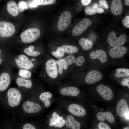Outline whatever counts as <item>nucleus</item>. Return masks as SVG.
I'll use <instances>...</instances> for the list:
<instances>
[{
    "label": "nucleus",
    "mask_w": 129,
    "mask_h": 129,
    "mask_svg": "<svg viewBox=\"0 0 129 129\" xmlns=\"http://www.w3.org/2000/svg\"><path fill=\"white\" fill-rule=\"evenodd\" d=\"M40 31L37 28L28 29L21 34L20 37L22 42L26 44H30L35 41L40 36Z\"/></svg>",
    "instance_id": "obj_1"
},
{
    "label": "nucleus",
    "mask_w": 129,
    "mask_h": 129,
    "mask_svg": "<svg viewBox=\"0 0 129 129\" xmlns=\"http://www.w3.org/2000/svg\"><path fill=\"white\" fill-rule=\"evenodd\" d=\"M7 97L9 104L11 107H15L18 105L22 98L20 91L14 88H11L8 90Z\"/></svg>",
    "instance_id": "obj_2"
},
{
    "label": "nucleus",
    "mask_w": 129,
    "mask_h": 129,
    "mask_svg": "<svg viewBox=\"0 0 129 129\" xmlns=\"http://www.w3.org/2000/svg\"><path fill=\"white\" fill-rule=\"evenodd\" d=\"M14 26L10 22L4 21L0 22V37L4 38L11 37L15 34Z\"/></svg>",
    "instance_id": "obj_3"
},
{
    "label": "nucleus",
    "mask_w": 129,
    "mask_h": 129,
    "mask_svg": "<svg viewBox=\"0 0 129 129\" xmlns=\"http://www.w3.org/2000/svg\"><path fill=\"white\" fill-rule=\"evenodd\" d=\"M116 35V33L113 31H111L108 34L107 41L109 45L112 47L122 45L126 42V36L125 34H122L118 38Z\"/></svg>",
    "instance_id": "obj_4"
},
{
    "label": "nucleus",
    "mask_w": 129,
    "mask_h": 129,
    "mask_svg": "<svg viewBox=\"0 0 129 129\" xmlns=\"http://www.w3.org/2000/svg\"><path fill=\"white\" fill-rule=\"evenodd\" d=\"M91 21L88 18L81 20L73 29L72 34L74 36H79L84 32L91 25Z\"/></svg>",
    "instance_id": "obj_5"
},
{
    "label": "nucleus",
    "mask_w": 129,
    "mask_h": 129,
    "mask_svg": "<svg viewBox=\"0 0 129 129\" xmlns=\"http://www.w3.org/2000/svg\"><path fill=\"white\" fill-rule=\"evenodd\" d=\"M72 16L68 11L64 12L61 14L59 19L58 28L59 31H63L65 30L70 24Z\"/></svg>",
    "instance_id": "obj_6"
},
{
    "label": "nucleus",
    "mask_w": 129,
    "mask_h": 129,
    "mask_svg": "<svg viewBox=\"0 0 129 129\" xmlns=\"http://www.w3.org/2000/svg\"><path fill=\"white\" fill-rule=\"evenodd\" d=\"M56 61L52 59H49L46 61L45 65L46 73L50 77L53 78H56L58 75Z\"/></svg>",
    "instance_id": "obj_7"
},
{
    "label": "nucleus",
    "mask_w": 129,
    "mask_h": 129,
    "mask_svg": "<svg viewBox=\"0 0 129 129\" xmlns=\"http://www.w3.org/2000/svg\"><path fill=\"white\" fill-rule=\"evenodd\" d=\"M11 67L19 69H25L32 71L33 69L16 57L11 54L8 59Z\"/></svg>",
    "instance_id": "obj_8"
},
{
    "label": "nucleus",
    "mask_w": 129,
    "mask_h": 129,
    "mask_svg": "<svg viewBox=\"0 0 129 129\" xmlns=\"http://www.w3.org/2000/svg\"><path fill=\"white\" fill-rule=\"evenodd\" d=\"M12 71V68L9 72H4L0 75V91L6 90L11 81V75Z\"/></svg>",
    "instance_id": "obj_9"
},
{
    "label": "nucleus",
    "mask_w": 129,
    "mask_h": 129,
    "mask_svg": "<svg viewBox=\"0 0 129 129\" xmlns=\"http://www.w3.org/2000/svg\"><path fill=\"white\" fill-rule=\"evenodd\" d=\"M97 92L105 100L110 101L113 97V92L109 87L100 84L98 86L97 88Z\"/></svg>",
    "instance_id": "obj_10"
},
{
    "label": "nucleus",
    "mask_w": 129,
    "mask_h": 129,
    "mask_svg": "<svg viewBox=\"0 0 129 129\" xmlns=\"http://www.w3.org/2000/svg\"><path fill=\"white\" fill-rule=\"evenodd\" d=\"M127 50L126 47L119 45L111 48L108 53L110 56L112 58H121L127 53Z\"/></svg>",
    "instance_id": "obj_11"
},
{
    "label": "nucleus",
    "mask_w": 129,
    "mask_h": 129,
    "mask_svg": "<svg viewBox=\"0 0 129 129\" xmlns=\"http://www.w3.org/2000/svg\"><path fill=\"white\" fill-rule=\"evenodd\" d=\"M22 107L24 111L29 113H38L41 109V107L40 105L29 101L25 102L23 104Z\"/></svg>",
    "instance_id": "obj_12"
},
{
    "label": "nucleus",
    "mask_w": 129,
    "mask_h": 129,
    "mask_svg": "<svg viewBox=\"0 0 129 129\" xmlns=\"http://www.w3.org/2000/svg\"><path fill=\"white\" fill-rule=\"evenodd\" d=\"M63 61L67 66L75 63L77 66L80 67L82 66L85 61V59L82 56H80L75 58L72 55L67 56L63 59Z\"/></svg>",
    "instance_id": "obj_13"
},
{
    "label": "nucleus",
    "mask_w": 129,
    "mask_h": 129,
    "mask_svg": "<svg viewBox=\"0 0 129 129\" xmlns=\"http://www.w3.org/2000/svg\"><path fill=\"white\" fill-rule=\"evenodd\" d=\"M102 77V75L100 72L96 70H92L87 74L85 81L87 84H92L100 80Z\"/></svg>",
    "instance_id": "obj_14"
},
{
    "label": "nucleus",
    "mask_w": 129,
    "mask_h": 129,
    "mask_svg": "<svg viewBox=\"0 0 129 129\" xmlns=\"http://www.w3.org/2000/svg\"><path fill=\"white\" fill-rule=\"evenodd\" d=\"M69 111L73 115L80 117H82L86 114V111L81 105L73 103L70 105L68 107Z\"/></svg>",
    "instance_id": "obj_15"
},
{
    "label": "nucleus",
    "mask_w": 129,
    "mask_h": 129,
    "mask_svg": "<svg viewBox=\"0 0 129 129\" xmlns=\"http://www.w3.org/2000/svg\"><path fill=\"white\" fill-rule=\"evenodd\" d=\"M129 111L128 103L125 99H122L118 102L116 107V112L119 117H124Z\"/></svg>",
    "instance_id": "obj_16"
},
{
    "label": "nucleus",
    "mask_w": 129,
    "mask_h": 129,
    "mask_svg": "<svg viewBox=\"0 0 129 129\" xmlns=\"http://www.w3.org/2000/svg\"><path fill=\"white\" fill-rule=\"evenodd\" d=\"M90 58L92 59H98L101 63L104 64L107 61L106 53L102 50H98L92 51L90 54Z\"/></svg>",
    "instance_id": "obj_17"
},
{
    "label": "nucleus",
    "mask_w": 129,
    "mask_h": 129,
    "mask_svg": "<svg viewBox=\"0 0 129 129\" xmlns=\"http://www.w3.org/2000/svg\"><path fill=\"white\" fill-rule=\"evenodd\" d=\"M59 92L63 95L76 96L80 94V91L77 87L70 86L62 88L60 90Z\"/></svg>",
    "instance_id": "obj_18"
},
{
    "label": "nucleus",
    "mask_w": 129,
    "mask_h": 129,
    "mask_svg": "<svg viewBox=\"0 0 129 129\" xmlns=\"http://www.w3.org/2000/svg\"><path fill=\"white\" fill-rule=\"evenodd\" d=\"M111 10L112 13L118 16L120 15L123 10V6L121 0H112V1Z\"/></svg>",
    "instance_id": "obj_19"
},
{
    "label": "nucleus",
    "mask_w": 129,
    "mask_h": 129,
    "mask_svg": "<svg viewBox=\"0 0 129 129\" xmlns=\"http://www.w3.org/2000/svg\"><path fill=\"white\" fill-rule=\"evenodd\" d=\"M96 116L98 120L102 122L106 120L109 122L113 123L115 121L114 116L109 112H99L97 113Z\"/></svg>",
    "instance_id": "obj_20"
},
{
    "label": "nucleus",
    "mask_w": 129,
    "mask_h": 129,
    "mask_svg": "<svg viewBox=\"0 0 129 129\" xmlns=\"http://www.w3.org/2000/svg\"><path fill=\"white\" fill-rule=\"evenodd\" d=\"M35 47L33 45H30L20 51L21 53L24 54L30 57H35L40 55V52L35 50Z\"/></svg>",
    "instance_id": "obj_21"
},
{
    "label": "nucleus",
    "mask_w": 129,
    "mask_h": 129,
    "mask_svg": "<svg viewBox=\"0 0 129 129\" xmlns=\"http://www.w3.org/2000/svg\"><path fill=\"white\" fill-rule=\"evenodd\" d=\"M65 125L67 128L72 129H80L81 127L80 123L76 120L74 117L70 115L67 117Z\"/></svg>",
    "instance_id": "obj_22"
},
{
    "label": "nucleus",
    "mask_w": 129,
    "mask_h": 129,
    "mask_svg": "<svg viewBox=\"0 0 129 129\" xmlns=\"http://www.w3.org/2000/svg\"><path fill=\"white\" fill-rule=\"evenodd\" d=\"M7 8L9 13L13 16H16L19 14V11L16 3L13 0L9 1L7 4Z\"/></svg>",
    "instance_id": "obj_23"
},
{
    "label": "nucleus",
    "mask_w": 129,
    "mask_h": 129,
    "mask_svg": "<svg viewBox=\"0 0 129 129\" xmlns=\"http://www.w3.org/2000/svg\"><path fill=\"white\" fill-rule=\"evenodd\" d=\"M16 83L19 87H24L26 88H31L32 86V81L30 79H25L21 77H17L16 80Z\"/></svg>",
    "instance_id": "obj_24"
},
{
    "label": "nucleus",
    "mask_w": 129,
    "mask_h": 129,
    "mask_svg": "<svg viewBox=\"0 0 129 129\" xmlns=\"http://www.w3.org/2000/svg\"><path fill=\"white\" fill-rule=\"evenodd\" d=\"M79 43L83 49L84 50H89L91 49L93 46L92 41L87 39L81 38L79 40Z\"/></svg>",
    "instance_id": "obj_25"
},
{
    "label": "nucleus",
    "mask_w": 129,
    "mask_h": 129,
    "mask_svg": "<svg viewBox=\"0 0 129 129\" xmlns=\"http://www.w3.org/2000/svg\"><path fill=\"white\" fill-rule=\"evenodd\" d=\"M14 55L33 69L34 68L35 66L34 63L31 61L30 57L27 55L22 53Z\"/></svg>",
    "instance_id": "obj_26"
},
{
    "label": "nucleus",
    "mask_w": 129,
    "mask_h": 129,
    "mask_svg": "<svg viewBox=\"0 0 129 129\" xmlns=\"http://www.w3.org/2000/svg\"><path fill=\"white\" fill-rule=\"evenodd\" d=\"M61 49L65 53L68 54H72L77 53L78 49L73 45H63L60 47Z\"/></svg>",
    "instance_id": "obj_27"
},
{
    "label": "nucleus",
    "mask_w": 129,
    "mask_h": 129,
    "mask_svg": "<svg viewBox=\"0 0 129 129\" xmlns=\"http://www.w3.org/2000/svg\"><path fill=\"white\" fill-rule=\"evenodd\" d=\"M98 8L97 4L95 3L92 7L88 6L86 7L85 9V12L87 15H92L97 12Z\"/></svg>",
    "instance_id": "obj_28"
},
{
    "label": "nucleus",
    "mask_w": 129,
    "mask_h": 129,
    "mask_svg": "<svg viewBox=\"0 0 129 129\" xmlns=\"http://www.w3.org/2000/svg\"><path fill=\"white\" fill-rule=\"evenodd\" d=\"M31 71L26 69H19L18 75L20 77L25 79L30 78L32 75Z\"/></svg>",
    "instance_id": "obj_29"
},
{
    "label": "nucleus",
    "mask_w": 129,
    "mask_h": 129,
    "mask_svg": "<svg viewBox=\"0 0 129 129\" xmlns=\"http://www.w3.org/2000/svg\"><path fill=\"white\" fill-rule=\"evenodd\" d=\"M56 63L58 67V72L59 74H62L63 72V69L67 70L68 68V66L64 62L63 59H59L56 61Z\"/></svg>",
    "instance_id": "obj_30"
},
{
    "label": "nucleus",
    "mask_w": 129,
    "mask_h": 129,
    "mask_svg": "<svg viewBox=\"0 0 129 129\" xmlns=\"http://www.w3.org/2000/svg\"><path fill=\"white\" fill-rule=\"evenodd\" d=\"M65 53L61 49L60 47H58L56 51H52L51 53L54 56L58 59H60L63 57Z\"/></svg>",
    "instance_id": "obj_31"
},
{
    "label": "nucleus",
    "mask_w": 129,
    "mask_h": 129,
    "mask_svg": "<svg viewBox=\"0 0 129 129\" xmlns=\"http://www.w3.org/2000/svg\"><path fill=\"white\" fill-rule=\"evenodd\" d=\"M52 94L49 92H46L41 93L39 96L40 99L44 102L46 101L49 100L52 97Z\"/></svg>",
    "instance_id": "obj_32"
},
{
    "label": "nucleus",
    "mask_w": 129,
    "mask_h": 129,
    "mask_svg": "<svg viewBox=\"0 0 129 129\" xmlns=\"http://www.w3.org/2000/svg\"><path fill=\"white\" fill-rule=\"evenodd\" d=\"M60 117L56 112H54L52 114V118L50 120L49 125L53 126L59 120Z\"/></svg>",
    "instance_id": "obj_33"
},
{
    "label": "nucleus",
    "mask_w": 129,
    "mask_h": 129,
    "mask_svg": "<svg viewBox=\"0 0 129 129\" xmlns=\"http://www.w3.org/2000/svg\"><path fill=\"white\" fill-rule=\"evenodd\" d=\"M38 5H45L53 4L56 2V0H36Z\"/></svg>",
    "instance_id": "obj_34"
},
{
    "label": "nucleus",
    "mask_w": 129,
    "mask_h": 129,
    "mask_svg": "<svg viewBox=\"0 0 129 129\" xmlns=\"http://www.w3.org/2000/svg\"><path fill=\"white\" fill-rule=\"evenodd\" d=\"M28 6L26 3L22 1L20 2L18 4V9L19 11L22 12L25 9H27L28 8Z\"/></svg>",
    "instance_id": "obj_35"
},
{
    "label": "nucleus",
    "mask_w": 129,
    "mask_h": 129,
    "mask_svg": "<svg viewBox=\"0 0 129 129\" xmlns=\"http://www.w3.org/2000/svg\"><path fill=\"white\" fill-rule=\"evenodd\" d=\"M66 121L63 119L62 117H60L58 121L54 126L55 127L61 128L64 126L65 124Z\"/></svg>",
    "instance_id": "obj_36"
},
{
    "label": "nucleus",
    "mask_w": 129,
    "mask_h": 129,
    "mask_svg": "<svg viewBox=\"0 0 129 129\" xmlns=\"http://www.w3.org/2000/svg\"><path fill=\"white\" fill-rule=\"evenodd\" d=\"M98 127L100 129H111V127L107 124L105 123L101 122L98 125Z\"/></svg>",
    "instance_id": "obj_37"
},
{
    "label": "nucleus",
    "mask_w": 129,
    "mask_h": 129,
    "mask_svg": "<svg viewBox=\"0 0 129 129\" xmlns=\"http://www.w3.org/2000/svg\"><path fill=\"white\" fill-rule=\"evenodd\" d=\"M125 19L122 20V23L126 28H129V16H127L125 17Z\"/></svg>",
    "instance_id": "obj_38"
},
{
    "label": "nucleus",
    "mask_w": 129,
    "mask_h": 129,
    "mask_svg": "<svg viewBox=\"0 0 129 129\" xmlns=\"http://www.w3.org/2000/svg\"><path fill=\"white\" fill-rule=\"evenodd\" d=\"M115 77L117 78L128 77L129 74L121 72H117L115 74Z\"/></svg>",
    "instance_id": "obj_39"
},
{
    "label": "nucleus",
    "mask_w": 129,
    "mask_h": 129,
    "mask_svg": "<svg viewBox=\"0 0 129 129\" xmlns=\"http://www.w3.org/2000/svg\"><path fill=\"white\" fill-rule=\"evenodd\" d=\"M129 78L123 79L121 82V84L123 86H127L129 88Z\"/></svg>",
    "instance_id": "obj_40"
},
{
    "label": "nucleus",
    "mask_w": 129,
    "mask_h": 129,
    "mask_svg": "<svg viewBox=\"0 0 129 129\" xmlns=\"http://www.w3.org/2000/svg\"><path fill=\"white\" fill-rule=\"evenodd\" d=\"M117 72H121L129 74V69L125 68H119L116 70Z\"/></svg>",
    "instance_id": "obj_41"
},
{
    "label": "nucleus",
    "mask_w": 129,
    "mask_h": 129,
    "mask_svg": "<svg viewBox=\"0 0 129 129\" xmlns=\"http://www.w3.org/2000/svg\"><path fill=\"white\" fill-rule=\"evenodd\" d=\"M23 129H35L36 128L32 125L29 123H27L24 125Z\"/></svg>",
    "instance_id": "obj_42"
},
{
    "label": "nucleus",
    "mask_w": 129,
    "mask_h": 129,
    "mask_svg": "<svg viewBox=\"0 0 129 129\" xmlns=\"http://www.w3.org/2000/svg\"><path fill=\"white\" fill-rule=\"evenodd\" d=\"M38 5L36 0H33L29 5V7L32 8H36Z\"/></svg>",
    "instance_id": "obj_43"
},
{
    "label": "nucleus",
    "mask_w": 129,
    "mask_h": 129,
    "mask_svg": "<svg viewBox=\"0 0 129 129\" xmlns=\"http://www.w3.org/2000/svg\"><path fill=\"white\" fill-rule=\"evenodd\" d=\"M99 3L98 6L102 8L107 4V2L106 0H99Z\"/></svg>",
    "instance_id": "obj_44"
},
{
    "label": "nucleus",
    "mask_w": 129,
    "mask_h": 129,
    "mask_svg": "<svg viewBox=\"0 0 129 129\" xmlns=\"http://www.w3.org/2000/svg\"><path fill=\"white\" fill-rule=\"evenodd\" d=\"M92 0H81V3L84 6L88 5L91 2Z\"/></svg>",
    "instance_id": "obj_45"
},
{
    "label": "nucleus",
    "mask_w": 129,
    "mask_h": 129,
    "mask_svg": "<svg viewBox=\"0 0 129 129\" xmlns=\"http://www.w3.org/2000/svg\"><path fill=\"white\" fill-rule=\"evenodd\" d=\"M44 103L45 106L47 107H49L50 104V102L49 100L46 101Z\"/></svg>",
    "instance_id": "obj_46"
},
{
    "label": "nucleus",
    "mask_w": 129,
    "mask_h": 129,
    "mask_svg": "<svg viewBox=\"0 0 129 129\" xmlns=\"http://www.w3.org/2000/svg\"><path fill=\"white\" fill-rule=\"evenodd\" d=\"M104 12L103 9L101 7H99L98 8L97 12L99 14L103 13Z\"/></svg>",
    "instance_id": "obj_47"
},
{
    "label": "nucleus",
    "mask_w": 129,
    "mask_h": 129,
    "mask_svg": "<svg viewBox=\"0 0 129 129\" xmlns=\"http://www.w3.org/2000/svg\"><path fill=\"white\" fill-rule=\"evenodd\" d=\"M2 53V51L0 49V65L1 64L2 62V59L1 58V54Z\"/></svg>",
    "instance_id": "obj_48"
},
{
    "label": "nucleus",
    "mask_w": 129,
    "mask_h": 129,
    "mask_svg": "<svg viewBox=\"0 0 129 129\" xmlns=\"http://www.w3.org/2000/svg\"><path fill=\"white\" fill-rule=\"evenodd\" d=\"M129 111L127 113L125 114V116L126 119H129Z\"/></svg>",
    "instance_id": "obj_49"
},
{
    "label": "nucleus",
    "mask_w": 129,
    "mask_h": 129,
    "mask_svg": "<svg viewBox=\"0 0 129 129\" xmlns=\"http://www.w3.org/2000/svg\"><path fill=\"white\" fill-rule=\"evenodd\" d=\"M125 3L126 5L129 6V0H125Z\"/></svg>",
    "instance_id": "obj_50"
},
{
    "label": "nucleus",
    "mask_w": 129,
    "mask_h": 129,
    "mask_svg": "<svg viewBox=\"0 0 129 129\" xmlns=\"http://www.w3.org/2000/svg\"><path fill=\"white\" fill-rule=\"evenodd\" d=\"M104 8L106 9H108L109 8V6L107 4L106 5H105L104 7Z\"/></svg>",
    "instance_id": "obj_51"
},
{
    "label": "nucleus",
    "mask_w": 129,
    "mask_h": 129,
    "mask_svg": "<svg viewBox=\"0 0 129 129\" xmlns=\"http://www.w3.org/2000/svg\"><path fill=\"white\" fill-rule=\"evenodd\" d=\"M124 129H129V127H126L123 128Z\"/></svg>",
    "instance_id": "obj_52"
},
{
    "label": "nucleus",
    "mask_w": 129,
    "mask_h": 129,
    "mask_svg": "<svg viewBox=\"0 0 129 129\" xmlns=\"http://www.w3.org/2000/svg\"><path fill=\"white\" fill-rule=\"evenodd\" d=\"M94 107H95L96 106H94Z\"/></svg>",
    "instance_id": "obj_53"
},
{
    "label": "nucleus",
    "mask_w": 129,
    "mask_h": 129,
    "mask_svg": "<svg viewBox=\"0 0 129 129\" xmlns=\"http://www.w3.org/2000/svg\"><path fill=\"white\" fill-rule=\"evenodd\" d=\"M102 109V110H103V109Z\"/></svg>",
    "instance_id": "obj_54"
}]
</instances>
